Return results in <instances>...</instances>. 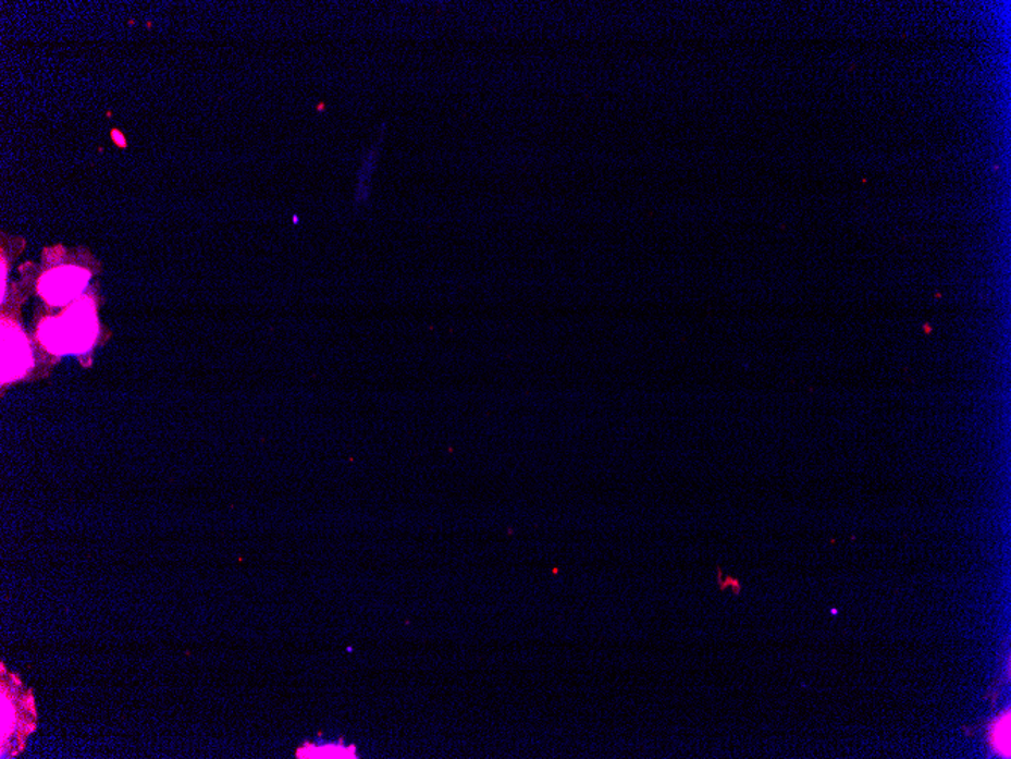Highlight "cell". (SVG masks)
<instances>
[{
	"mask_svg": "<svg viewBox=\"0 0 1011 759\" xmlns=\"http://www.w3.org/2000/svg\"><path fill=\"white\" fill-rule=\"evenodd\" d=\"M98 331L95 304L81 299L73 302L60 317L42 321L40 340L52 354H81L93 346Z\"/></svg>",
	"mask_w": 1011,
	"mask_h": 759,
	"instance_id": "obj_1",
	"label": "cell"
},
{
	"mask_svg": "<svg viewBox=\"0 0 1011 759\" xmlns=\"http://www.w3.org/2000/svg\"><path fill=\"white\" fill-rule=\"evenodd\" d=\"M37 711L33 693L2 665V758H14L35 731Z\"/></svg>",
	"mask_w": 1011,
	"mask_h": 759,
	"instance_id": "obj_2",
	"label": "cell"
},
{
	"mask_svg": "<svg viewBox=\"0 0 1011 759\" xmlns=\"http://www.w3.org/2000/svg\"><path fill=\"white\" fill-rule=\"evenodd\" d=\"M90 273L79 267L61 266L50 270L40 281V293L53 307L73 304L84 293Z\"/></svg>",
	"mask_w": 1011,
	"mask_h": 759,
	"instance_id": "obj_3",
	"label": "cell"
},
{
	"mask_svg": "<svg viewBox=\"0 0 1011 759\" xmlns=\"http://www.w3.org/2000/svg\"><path fill=\"white\" fill-rule=\"evenodd\" d=\"M33 366L28 340L13 321L2 323V382H13L25 377Z\"/></svg>",
	"mask_w": 1011,
	"mask_h": 759,
	"instance_id": "obj_4",
	"label": "cell"
},
{
	"mask_svg": "<svg viewBox=\"0 0 1011 759\" xmlns=\"http://www.w3.org/2000/svg\"><path fill=\"white\" fill-rule=\"evenodd\" d=\"M1010 711L1007 710L989 727L991 749L1002 758H1010Z\"/></svg>",
	"mask_w": 1011,
	"mask_h": 759,
	"instance_id": "obj_5",
	"label": "cell"
},
{
	"mask_svg": "<svg viewBox=\"0 0 1011 759\" xmlns=\"http://www.w3.org/2000/svg\"><path fill=\"white\" fill-rule=\"evenodd\" d=\"M297 758H356V749L343 745H306L297 750Z\"/></svg>",
	"mask_w": 1011,
	"mask_h": 759,
	"instance_id": "obj_6",
	"label": "cell"
}]
</instances>
